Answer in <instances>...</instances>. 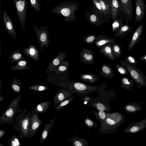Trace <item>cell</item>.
Returning a JSON list of instances; mask_svg holds the SVG:
<instances>
[{
	"label": "cell",
	"instance_id": "44",
	"mask_svg": "<svg viewBox=\"0 0 146 146\" xmlns=\"http://www.w3.org/2000/svg\"><path fill=\"white\" fill-rule=\"evenodd\" d=\"M49 88L47 86L38 84L32 86L29 88L30 90L36 91H44Z\"/></svg>",
	"mask_w": 146,
	"mask_h": 146
},
{
	"label": "cell",
	"instance_id": "16",
	"mask_svg": "<svg viewBox=\"0 0 146 146\" xmlns=\"http://www.w3.org/2000/svg\"><path fill=\"white\" fill-rule=\"evenodd\" d=\"M146 128V118H145L131 124L125 129L124 132L129 133H135L143 130Z\"/></svg>",
	"mask_w": 146,
	"mask_h": 146
},
{
	"label": "cell",
	"instance_id": "3",
	"mask_svg": "<svg viewBox=\"0 0 146 146\" xmlns=\"http://www.w3.org/2000/svg\"><path fill=\"white\" fill-rule=\"evenodd\" d=\"M58 84L59 86L77 94L80 96L92 94L98 89L97 86L70 80H67Z\"/></svg>",
	"mask_w": 146,
	"mask_h": 146
},
{
	"label": "cell",
	"instance_id": "31",
	"mask_svg": "<svg viewBox=\"0 0 146 146\" xmlns=\"http://www.w3.org/2000/svg\"><path fill=\"white\" fill-rule=\"evenodd\" d=\"M27 61L26 60H21L17 63L16 65L11 66L10 69L14 71L29 70L31 67L27 66Z\"/></svg>",
	"mask_w": 146,
	"mask_h": 146
},
{
	"label": "cell",
	"instance_id": "22",
	"mask_svg": "<svg viewBox=\"0 0 146 146\" xmlns=\"http://www.w3.org/2000/svg\"><path fill=\"white\" fill-rule=\"evenodd\" d=\"M99 74L108 79H111L114 76L111 67L109 65L104 63L101 66V71Z\"/></svg>",
	"mask_w": 146,
	"mask_h": 146
},
{
	"label": "cell",
	"instance_id": "33",
	"mask_svg": "<svg viewBox=\"0 0 146 146\" xmlns=\"http://www.w3.org/2000/svg\"><path fill=\"white\" fill-rule=\"evenodd\" d=\"M102 7L104 15H108L111 13V0H98Z\"/></svg>",
	"mask_w": 146,
	"mask_h": 146
},
{
	"label": "cell",
	"instance_id": "30",
	"mask_svg": "<svg viewBox=\"0 0 146 146\" xmlns=\"http://www.w3.org/2000/svg\"><path fill=\"white\" fill-rule=\"evenodd\" d=\"M51 103L48 101L40 103L32 111L38 113H45L48 110Z\"/></svg>",
	"mask_w": 146,
	"mask_h": 146
},
{
	"label": "cell",
	"instance_id": "21",
	"mask_svg": "<svg viewBox=\"0 0 146 146\" xmlns=\"http://www.w3.org/2000/svg\"><path fill=\"white\" fill-rule=\"evenodd\" d=\"M143 103V102H131L125 104L123 108L125 111L129 113H134L142 110Z\"/></svg>",
	"mask_w": 146,
	"mask_h": 146
},
{
	"label": "cell",
	"instance_id": "14",
	"mask_svg": "<svg viewBox=\"0 0 146 146\" xmlns=\"http://www.w3.org/2000/svg\"><path fill=\"white\" fill-rule=\"evenodd\" d=\"M80 56V61L84 64L92 65L95 61V57L92 51L85 48L81 50Z\"/></svg>",
	"mask_w": 146,
	"mask_h": 146
},
{
	"label": "cell",
	"instance_id": "29",
	"mask_svg": "<svg viewBox=\"0 0 146 146\" xmlns=\"http://www.w3.org/2000/svg\"><path fill=\"white\" fill-rule=\"evenodd\" d=\"M96 13H92L88 16V20L90 23L96 26H99L104 23L106 21L102 18Z\"/></svg>",
	"mask_w": 146,
	"mask_h": 146
},
{
	"label": "cell",
	"instance_id": "25",
	"mask_svg": "<svg viewBox=\"0 0 146 146\" xmlns=\"http://www.w3.org/2000/svg\"><path fill=\"white\" fill-rule=\"evenodd\" d=\"M25 60L21 51L18 49L13 50L10 53L9 58V63L15 62L17 63L19 61Z\"/></svg>",
	"mask_w": 146,
	"mask_h": 146
},
{
	"label": "cell",
	"instance_id": "28",
	"mask_svg": "<svg viewBox=\"0 0 146 146\" xmlns=\"http://www.w3.org/2000/svg\"><path fill=\"white\" fill-rule=\"evenodd\" d=\"M120 82L121 86L123 89L127 90L130 92L132 91L134 83V81L132 77L130 79L127 77L121 78Z\"/></svg>",
	"mask_w": 146,
	"mask_h": 146
},
{
	"label": "cell",
	"instance_id": "8",
	"mask_svg": "<svg viewBox=\"0 0 146 146\" xmlns=\"http://www.w3.org/2000/svg\"><path fill=\"white\" fill-rule=\"evenodd\" d=\"M16 12L22 30L25 29L27 8L26 0H13Z\"/></svg>",
	"mask_w": 146,
	"mask_h": 146
},
{
	"label": "cell",
	"instance_id": "7",
	"mask_svg": "<svg viewBox=\"0 0 146 146\" xmlns=\"http://www.w3.org/2000/svg\"><path fill=\"white\" fill-rule=\"evenodd\" d=\"M33 27L40 48V51L42 52L44 48L48 47L50 42L48 28L43 26L39 28L35 25L33 26Z\"/></svg>",
	"mask_w": 146,
	"mask_h": 146
},
{
	"label": "cell",
	"instance_id": "52",
	"mask_svg": "<svg viewBox=\"0 0 146 146\" xmlns=\"http://www.w3.org/2000/svg\"><path fill=\"white\" fill-rule=\"evenodd\" d=\"M4 97H3L2 96H1L0 97V102H1V101L3 100H4Z\"/></svg>",
	"mask_w": 146,
	"mask_h": 146
},
{
	"label": "cell",
	"instance_id": "2",
	"mask_svg": "<svg viewBox=\"0 0 146 146\" xmlns=\"http://www.w3.org/2000/svg\"><path fill=\"white\" fill-rule=\"evenodd\" d=\"M80 4L77 1H64L51 10L52 13L60 14L65 17V22H73L76 19L75 13L79 7Z\"/></svg>",
	"mask_w": 146,
	"mask_h": 146
},
{
	"label": "cell",
	"instance_id": "13",
	"mask_svg": "<svg viewBox=\"0 0 146 146\" xmlns=\"http://www.w3.org/2000/svg\"><path fill=\"white\" fill-rule=\"evenodd\" d=\"M74 93L65 89H60L53 97V106L58 105L62 102L73 96Z\"/></svg>",
	"mask_w": 146,
	"mask_h": 146
},
{
	"label": "cell",
	"instance_id": "17",
	"mask_svg": "<svg viewBox=\"0 0 146 146\" xmlns=\"http://www.w3.org/2000/svg\"><path fill=\"white\" fill-rule=\"evenodd\" d=\"M144 24L145 23H143L139 24L134 32L128 46V48L129 51L139 42L141 36Z\"/></svg>",
	"mask_w": 146,
	"mask_h": 146
},
{
	"label": "cell",
	"instance_id": "1",
	"mask_svg": "<svg viewBox=\"0 0 146 146\" xmlns=\"http://www.w3.org/2000/svg\"><path fill=\"white\" fill-rule=\"evenodd\" d=\"M125 115L118 112L107 113L106 118L100 122V128L99 132L106 134L114 132L125 121Z\"/></svg>",
	"mask_w": 146,
	"mask_h": 146
},
{
	"label": "cell",
	"instance_id": "19",
	"mask_svg": "<svg viewBox=\"0 0 146 146\" xmlns=\"http://www.w3.org/2000/svg\"><path fill=\"white\" fill-rule=\"evenodd\" d=\"M27 48H24V53L26 56L33 59L36 61H39L40 58L39 53L35 46L31 43Z\"/></svg>",
	"mask_w": 146,
	"mask_h": 146
},
{
	"label": "cell",
	"instance_id": "4",
	"mask_svg": "<svg viewBox=\"0 0 146 146\" xmlns=\"http://www.w3.org/2000/svg\"><path fill=\"white\" fill-rule=\"evenodd\" d=\"M31 115V112H27L25 108L15 118L13 128L20 133L21 139L23 137L27 139L29 137Z\"/></svg>",
	"mask_w": 146,
	"mask_h": 146
},
{
	"label": "cell",
	"instance_id": "43",
	"mask_svg": "<svg viewBox=\"0 0 146 146\" xmlns=\"http://www.w3.org/2000/svg\"><path fill=\"white\" fill-rule=\"evenodd\" d=\"M85 123L88 128L91 129L98 127V125L88 116L85 117Z\"/></svg>",
	"mask_w": 146,
	"mask_h": 146
},
{
	"label": "cell",
	"instance_id": "46",
	"mask_svg": "<svg viewBox=\"0 0 146 146\" xmlns=\"http://www.w3.org/2000/svg\"><path fill=\"white\" fill-rule=\"evenodd\" d=\"M115 67L117 71L121 74L127 75L129 74L126 68L121 64H116L115 65Z\"/></svg>",
	"mask_w": 146,
	"mask_h": 146
},
{
	"label": "cell",
	"instance_id": "45",
	"mask_svg": "<svg viewBox=\"0 0 146 146\" xmlns=\"http://www.w3.org/2000/svg\"><path fill=\"white\" fill-rule=\"evenodd\" d=\"M31 7L36 11H40L41 3L40 0H30Z\"/></svg>",
	"mask_w": 146,
	"mask_h": 146
},
{
	"label": "cell",
	"instance_id": "35",
	"mask_svg": "<svg viewBox=\"0 0 146 146\" xmlns=\"http://www.w3.org/2000/svg\"><path fill=\"white\" fill-rule=\"evenodd\" d=\"M124 21L123 17H119L115 19L112 24V32L115 33L123 25Z\"/></svg>",
	"mask_w": 146,
	"mask_h": 146
},
{
	"label": "cell",
	"instance_id": "36",
	"mask_svg": "<svg viewBox=\"0 0 146 146\" xmlns=\"http://www.w3.org/2000/svg\"><path fill=\"white\" fill-rule=\"evenodd\" d=\"M11 87L13 92L16 94L19 93L21 91L22 84L18 79L14 78L13 80Z\"/></svg>",
	"mask_w": 146,
	"mask_h": 146
},
{
	"label": "cell",
	"instance_id": "34",
	"mask_svg": "<svg viewBox=\"0 0 146 146\" xmlns=\"http://www.w3.org/2000/svg\"><path fill=\"white\" fill-rule=\"evenodd\" d=\"M69 67V62L68 60H64L53 71L57 74H60L68 69Z\"/></svg>",
	"mask_w": 146,
	"mask_h": 146
},
{
	"label": "cell",
	"instance_id": "53",
	"mask_svg": "<svg viewBox=\"0 0 146 146\" xmlns=\"http://www.w3.org/2000/svg\"><path fill=\"white\" fill-rule=\"evenodd\" d=\"M48 2L50 1V0H47Z\"/></svg>",
	"mask_w": 146,
	"mask_h": 146
},
{
	"label": "cell",
	"instance_id": "26",
	"mask_svg": "<svg viewBox=\"0 0 146 146\" xmlns=\"http://www.w3.org/2000/svg\"><path fill=\"white\" fill-rule=\"evenodd\" d=\"M80 78L81 80L88 83H94L100 80L99 78L97 76L91 73L80 74Z\"/></svg>",
	"mask_w": 146,
	"mask_h": 146
},
{
	"label": "cell",
	"instance_id": "48",
	"mask_svg": "<svg viewBox=\"0 0 146 146\" xmlns=\"http://www.w3.org/2000/svg\"><path fill=\"white\" fill-rule=\"evenodd\" d=\"M96 7L97 10L102 15H104L103 11L101 5L98 0H92Z\"/></svg>",
	"mask_w": 146,
	"mask_h": 146
},
{
	"label": "cell",
	"instance_id": "42",
	"mask_svg": "<svg viewBox=\"0 0 146 146\" xmlns=\"http://www.w3.org/2000/svg\"><path fill=\"white\" fill-rule=\"evenodd\" d=\"M8 145L11 146H21L19 139L15 135H13L7 142Z\"/></svg>",
	"mask_w": 146,
	"mask_h": 146
},
{
	"label": "cell",
	"instance_id": "47",
	"mask_svg": "<svg viewBox=\"0 0 146 146\" xmlns=\"http://www.w3.org/2000/svg\"><path fill=\"white\" fill-rule=\"evenodd\" d=\"M125 60L127 62L134 65H136L139 62V61L133 57L129 56L125 58Z\"/></svg>",
	"mask_w": 146,
	"mask_h": 146
},
{
	"label": "cell",
	"instance_id": "51",
	"mask_svg": "<svg viewBox=\"0 0 146 146\" xmlns=\"http://www.w3.org/2000/svg\"><path fill=\"white\" fill-rule=\"evenodd\" d=\"M5 131V130H0V138H1L4 135Z\"/></svg>",
	"mask_w": 146,
	"mask_h": 146
},
{
	"label": "cell",
	"instance_id": "10",
	"mask_svg": "<svg viewBox=\"0 0 146 146\" xmlns=\"http://www.w3.org/2000/svg\"><path fill=\"white\" fill-rule=\"evenodd\" d=\"M29 131V137L33 138L35 135L42 123L38 117V113L32 110Z\"/></svg>",
	"mask_w": 146,
	"mask_h": 146
},
{
	"label": "cell",
	"instance_id": "49",
	"mask_svg": "<svg viewBox=\"0 0 146 146\" xmlns=\"http://www.w3.org/2000/svg\"><path fill=\"white\" fill-rule=\"evenodd\" d=\"M83 100L84 104H86L89 103L90 101V98L87 96H85L84 97Z\"/></svg>",
	"mask_w": 146,
	"mask_h": 146
},
{
	"label": "cell",
	"instance_id": "20",
	"mask_svg": "<svg viewBox=\"0 0 146 146\" xmlns=\"http://www.w3.org/2000/svg\"><path fill=\"white\" fill-rule=\"evenodd\" d=\"M116 41L115 39L112 38L105 35H99L96 36L94 44L99 48L104 45L113 43Z\"/></svg>",
	"mask_w": 146,
	"mask_h": 146
},
{
	"label": "cell",
	"instance_id": "32",
	"mask_svg": "<svg viewBox=\"0 0 146 146\" xmlns=\"http://www.w3.org/2000/svg\"><path fill=\"white\" fill-rule=\"evenodd\" d=\"M71 141V145L74 146H88V142L86 139L78 137H73L68 141Z\"/></svg>",
	"mask_w": 146,
	"mask_h": 146
},
{
	"label": "cell",
	"instance_id": "11",
	"mask_svg": "<svg viewBox=\"0 0 146 146\" xmlns=\"http://www.w3.org/2000/svg\"><path fill=\"white\" fill-rule=\"evenodd\" d=\"M3 19L7 34L11 36L14 40L16 39L17 34L12 21L5 9L3 11Z\"/></svg>",
	"mask_w": 146,
	"mask_h": 146
},
{
	"label": "cell",
	"instance_id": "24",
	"mask_svg": "<svg viewBox=\"0 0 146 146\" xmlns=\"http://www.w3.org/2000/svg\"><path fill=\"white\" fill-rule=\"evenodd\" d=\"M55 117H54L51 120L50 123H47L44 127L42 132L40 135L39 142L42 144L46 140L51 129L52 128Z\"/></svg>",
	"mask_w": 146,
	"mask_h": 146
},
{
	"label": "cell",
	"instance_id": "50",
	"mask_svg": "<svg viewBox=\"0 0 146 146\" xmlns=\"http://www.w3.org/2000/svg\"><path fill=\"white\" fill-rule=\"evenodd\" d=\"M139 60L146 62V54L140 57L139 58Z\"/></svg>",
	"mask_w": 146,
	"mask_h": 146
},
{
	"label": "cell",
	"instance_id": "38",
	"mask_svg": "<svg viewBox=\"0 0 146 146\" xmlns=\"http://www.w3.org/2000/svg\"><path fill=\"white\" fill-rule=\"evenodd\" d=\"M90 106L96 109L101 111H108L109 107L106 105L100 102H96L92 104Z\"/></svg>",
	"mask_w": 146,
	"mask_h": 146
},
{
	"label": "cell",
	"instance_id": "18",
	"mask_svg": "<svg viewBox=\"0 0 146 146\" xmlns=\"http://www.w3.org/2000/svg\"><path fill=\"white\" fill-rule=\"evenodd\" d=\"M111 15L112 19L123 17V12L121 4L119 0H111Z\"/></svg>",
	"mask_w": 146,
	"mask_h": 146
},
{
	"label": "cell",
	"instance_id": "9",
	"mask_svg": "<svg viewBox=\"0 0 146 146\" xmlns=\"http://www.w3.org/2000/svg\"><path fill=\"white\" fill-rule=\"evenodd\" d=\"M126 24L131 20L133 15V5L132 0H120Z\"/></svg>",
	"mask_w": 146,
	"mask_h": 146
},
{
	"label": "cell",
	"instance_id": "40",
	"mask_svg": "<svg viewBox=\"0 0 146 146\" xmlns=\"http://www.w3.org/2000/svg\"><path fill=\"white\" fill-rule=\"evenodd\" d=\"M95 117L100 122L104 121L106 117L107 113L104 111L98 110V112H96L94 110H92Z\"/></svg>",
	"mask_w": 146,
	"mask_h": 146
},
{
	"label": "cell",
	"instance_id": "6",
	"mask_svg": "<svg viewBox=\"0 0 146 146\" xmlns=\"http://www.w3.org/2000/svg\"><path fill=\"white\" fill-rule=\"evenodd\" d=\"M120 64L127 70L131 77L138 86L137 88L146 86V76L135 65L129 63L126 61L121 60Z\"/></svg>",
	"mask_w": 146,
	"mask_h": 146
},
{
	"label": "cell",
	"instance_id": "27",
	"mask_svg": "<svg viewBox=\"0 0 146 146\" xmlns=\"http://www.w3.org/2000/svg\"><path fill=\"white\" fill-rule=\"evenodd\" d=\"M133 28L128 24L123 25L121 28L115 33V36L117 37L122 38L127 36L132 31Z\"/></svg>",
	"mask_w": 146,
	"mask_h": 146
},
{
	"label": "cell",
	"instance_id": "37",
	"mask_svg": "<svg viewBox=\"0 0 146 146\" xmlns=\"http://www.w3.org/2000/svg\"><path fill=\"white\" fill-rule=\"evenodd\" d=\"M112 52L115 58L121 56V46L115 42L111 44Z\"/></svg>",
	"mask_w": 146,
	"mask_h": 146
},
{
	"label": "cell",
	"instance_id": "23",
	"mask_svg": "<svg viewBox=\"0 0 146 146\" xmlns=\"http://www.w3.org/2000/svg\"><path fill=\"white\" fill-rule=\"evenodd\" d=\"M100 53L110 60L113 61L116 59L112 52L111 44L104 45L99 48Z\"/></svg>",
	"mask_w": 146,
	"mask_h": 146
},
{
	"label": "cell",
	"instance_id": "5",
	"mask_svg": "<svg viewBox=\"0 0 146 146\" xmlns=\"http://www.w3.org/2000/svg\"><path fill=\"white\" fill-rule=\"evenodd\" d=\"M21 96L18 95L13 100L7 107L4 112L0 117V124H6L9 126L12 125L14 120L19 113L22 111L19 103L21 99Z\"/></svg>",
	"mask_w": 146,
	"mask_h": 146
},
{
	"label": "cell",
	"instance_id": "12",
	"mask_svg": "<svg viewBox=\"0 0 146 146\" xmlns=\"http://www.w3.org/2000/svg\"><path fill=\"white\" fill-rule=\"evenodd\" d=\"M66 52L62 51L58 53L50 63L47 68L46 74L49 75L51 74L52 72L59 64L65 60L66 57Z\"/></svg>",
	"mask_w": 146,
	"mask_h": 146
},
{
	"label": "cell",
	"instance_id": "41",
	"mask_svg": "<svg viewBox=\"0 0 146 146\" xmlns=\"http://www.w3.org/2000/svg\"><path fill=\"white\" fill-rule=\"evenodd\" d=\"M96 36L95 35H86L83 38V42L89 45L93 44L94 43Z\"/></svg>",
	"mask_w": 146,
	"mask_h": 146
},
{
	"label": "cell",
	"instance_id": "39",
	"mask_svg": "<svg viewBox=\"0 0 146 146\" xmlns=\"http://www.w3.org/2000/svg\"><path fill=\"white\" fill-rule=\"evenodd\" d=\"M75 98V96H72L67 100L62 102L57 107L55 108L54 110L56 111H59L68 105L72 101L73 99Z\"/></svg>",
	"mask_w": 146,
	"mask_h": 146
},
{
	"label": "cell",
	"instance_id": "15",
	"mask_svg": "<svg viewBox=\"0 0 146 146\" xmlns=\"http://www.w3.org/2000/svg\"><path fill=\"white\" fill-rule=\"evenodd\" d=\"M136 16L135 23L141 22L143 19L146 10V5L143 0H135Z\"/></svg>",
	"mask_w": 146,
	"mask_h": 146
}]
</instances>
